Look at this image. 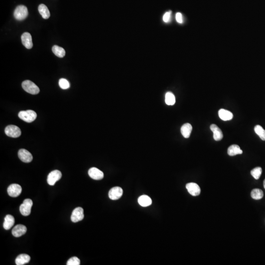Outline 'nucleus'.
Returning a JSON list of instances; mask_svg holds the SVG:
<instances>
[{"label":"nucleus","mask_w":265,"mask_h":265,"mask_svg":"<svg viewBox=\"0 0 265 265\" xmlns=\"http://www.w3.org/2000/svg\"><path fill=\"white\" fill-rule=\"evenodd\" d=\"M19 118L26 122H32L37 118V114L32 110L21 111L18 113Z\"/></svg>","instance_id":"nucleus-1"},{"label":"nucleus","mask_w":265,"mask_h":265,"mask_svg":"<svg viewBox=\"0 0 265 265\" xmlns=\"http://www.w3.org/2000/svg\"><path fill=\"white\" fill-rule=\"evenodd\" d=\"M22 86L23 89L25 90L26 92L31 94H38L40 92L39 88L34 82L30 80H26L23 82L22 83Z\"/></svg>","instance_id":"nucleus-2"},{"label":"nucleus","mask_w":265,"mask_h":265,"mask_svg":"<svg viewBox=\"0 0 265 265\" xmlns=\"http://www.w3.org/2000/svg\"><path fill=\"white\" fill-rule=\"evenodd\" d=\"M28 15L27 8L23 5L18 6L14 12V16L16 19L21 21L25 19Z\"/></svg>","instance_id":"nucleus-3"},{"label":"nucleus","mask_w":265,"mask_h":265,"mask_svg":"<svg viewBox=\"0 0 265 265\" xmlns=\"http://www.w3.org/2000/svg\"><path fill=\"white\" fill-rule=\"evenodd\" d=\"M33 202L30 199H26L23 201V203L20 206V211L21 214L24 216H28L30 215L31 209L32 207Z\"/></svg>","instance_id":"nucleus-4"},{"label":"nucleus","mask_w":265,"mask_h":265,"mask_svg":"<svg viewBox=\"0 0 265 265\" xmlns=\"http://www.w3.org/2000/svg\"><path fill=\"white\" fill-rule=\"evenodd\" d=\"M5 131L7 136L14 138L19 137L21 135L20 129L13 125H10L7 126L5 129Z\"/></svg>","instance_id":"nucleus-5"},{"label":"nucleus","mask_w":265,"mask_h":265,"mask_svg":"<svg viewBox=\"0 0 265 265\" xmlns=\"http://www.w3.org/2000/svg\"><path fill=\"white\" fill-rule=\"evenodd\" d=\"M62 176V174L60 171L53 170L49 174L47 177V182L50 185L54 186L58 181L61 179Z\"/></svg>","instance_id":"nucleus-6"},{"label":"nucleus","mask_w":265,"mask_h":265,"mask_svg":"<svg viewBox=\"0 0 265 265\" xmlns=\"http://www.w3.org/2000/svg\"><path fill=\"white\" fill-rule=\"evenodd\" d=\"M22 187L17 184H13L9 186L8 188V193L10 197L16 198L22 192Z\"/></svg>","instance_id":"nucleus-7"},{"label":"nucleus","mask_w":265,"mask_h":265,"mask_svg":"<svg viewBox=\"0 0 265 265\" xmlns=\"http://www.w3.org/2000/svg\"><path fill=\"white\" fill-rule=\"evenodd\" d=\"M84 218L83 210L81 207H77L72 212L71 216V219L73 222L81 221Z\"/></svg>","instance_id":"nucleus-8"},{"label":"nucleus","mask_w":265,"mask_h":265,"mask_svg":"<svg viewBox=\"0 0 265 265\" xmlns=\"http://www.w3.org/2000/svg\"><path fill=\"white\" fill-rule=\"evenodd\" d=\"M123 194V190L119 187L112 188L109 191V197L112 200H116L119 199Z\"/></svg>","instance_id":"nucleus-9"},{"label":"nucleus","mask_w":265,"mask_h":265,"mask_svg":"<svg viewBox=\"0 0 265 265\" xmlns=\"http://www.w3.org/2000/svg\"><path fill=\"white\" fill-rule=\"evenodd\" d=\"M18 157L22 162L26 163L31 162L33 159L32 154L25 149H21L19 150Z\"/></svg>","instance_id":"nucleus-10"},{"label":"nucleus","mask_w":265,"mask_h":265,"mask_svg":"<svg viewBox=\"0 0 265 265\" xmlns=\"http://www.w3.org/2000/svg\"><path fill=\"white\" fill-rule=\"evenodd\" d=\"M186 189L188 192L193 197H197L200 194L201 190L198 184L195 183H188L186 185Z\"/></svg>","instance_id":"nucleus-11"},{"label":"nucleus","mask_w":265,"mask_h":265,"mask_svg":"<svg viewBox=\"0 0 265 265\" xmlns=\"http://www.w3.org/2000/svg\"><path fill=\"white\" fill-rule=\"evenodd\" d=\"M88 175L93 179L100 180L104 177V173L102 171L96 168H92L88 170Z\"/></svg>","instance_id":"nucleus-12"},{"label":"nucleus","mask_w":265,"mask_h":265,"mask_svg":"<svg viewBox=\"0 0 265 265\" xmlns=\"http://www.w3.org/2000/svg\"><path fill=\"white\" fill-rule=\"evenodd\" d=\"M22 42L24 46L28 49H30L33 46L32 37L29 32H24L21 36Z\"/></svg>","instance_id":"nucleus-13"},{"label":"nucleus","mask_w":265,"mask_h":265,"mask_svg":"<svg viewBox=\"0 0 265 265\" xmlns=\"http://www.w3.org/2000/svg\"><path fill=\"white\" fill-rule=\"evenodd\" d=\"M27 232V228L22 224H18L14 227L12 234L15 237H19L25 234Z\"/></svg>","instance_id":"nucleus-14"},{"label":"nucleus","mask_w":265,"mask_h":265,"mask_svg":"<svg viewBox=\"0 0 265 265\" xmlns=\"http://www.w3.org/2000/svg\"><path fill=\"white\" fill-rule=\"evenodd\" d=\"M210 129L213 132V138L215 141H219L222 139L223 137L222 132L217 125L212 124Z\"/></svg>","instance_id":"nucleus-15"},{"label":"nucleus","mask_w":265,"mask_h":265,"mask_svg":"<svg viewBox=\"0 0 265 265\" xmlns=\"http://www.w3.org/2000/svg\"><path fill=\"white\" fill-rule=\"evenodd\" d=\"M218 116L219 118L223 121L231 120L233 118V113L231 112L223 109L218 111Z\"/></svg>","instance_id":"nucleus-16"},{"label":"nucleus","mask_w":265,"mask_h":265,"mask_svg":"<svg viewBox=\"0 0 265 265\" xmlns=\"http://www.w3.org/2000/svg\"><path fill=\"white\" fill-rule=\"evenodd\" d=\"M192 126L190 123H187L183 125L181 128V132L185 138H189L192 131Z\"/></svg>","instance_id":"nucleus-17"},{"label":"nucleus","mask_w":265,"mask_h":265,"mask_svg":"<svg viewBox=\"0 0 265 265\" xmlns=\"http://www.w3.org/2000/svg\"><path fill=\"white\" fill-rule=\"evenodd\" d=\"M31 260V257L28 254H22L17 256L15 259V263L17 265H23L29 263Z\"/></svg>","instance_id":"nucleus-18"},{"label":"nucleus","mask_w":265,"mask_h":265,"mask_svg":"<svg viewBox=\"0 0 265 265\" xmlns=\"http://www.w3.org/2000/svg\"><path fill=\"white\" fill-rule=\"evenodd\" d=\"M15 222V219L12 215H8L5 218V221L3 222V228L6 230L10 229L13 226Z\"/></svg>","instance_id":"nucleus-19"},{"label":"nucleus","mask_w":265,"mask_h":265,"mask_svg":"<svg viewBox=\"0 0 265 265\" xmlns=\"http://www.w3.org/2000/svg\"><path fill=\"white\" fill-rule=\"evenodd\" d=\"M228 154L230 156H234L238 154H242V151L240 146L237 144H233L229 147L228 150Z\"/></svg>","instance_id":"nucleus-20"},{"label":"nucleus","mask_w":265,"mask_h":265,"mask_svg":"<svg viewBox=\"0 0 265 265\" xmlns=\"http://www.w3.org/2000/svg\"><path fill=\"white\" fill-rule=\"evenodd\" d=\"M138 202L142 207H148L152 204V201L151 198L146 195H143L139 197Z\"/></svg>","instance_id":"nucleus-21"},{"label":"nucleus","mask_w":265,"mask_h":265,"mask_svg":"<svg viewBox=\"0 0 265 265\" xmlns=\"http://www.w3.org/2000/svg\"><path fill=\"white\" fill-rule=\"evenodd\" d=\"M38 11H39L40 15L45 19H47L50 16V12L49 10L48 9L47 6L44 5V4H41V5H39V7H38Z\"/></svg>","instance_id":"nucleus-22"},{"label":"nucleus","mask_w":265,"mask_h":265,"mask_svg":"<svg viewBox=\"0 0 265 265\" xmlns=\"http://www.w3.org/2000/svg\"><path fill=\"white\" fill-rule=\"evenodd\" d=\"M52 51H53V53L58 57L63 58L65 56V50L63 48L60 47V46L54 45L52 47Z\"/></svg>","instance_id":"nucleus-23"},{"label":"nucleus","mask_w":265,"mask_h":265,"mask_svg":"<svg viewBox=\"0 0 265 265\" xmlns=\"http://www.w3.org/2000/svg\"><path fill=\"white\" fill-rule=\"evenodd\" d=\"M264 196L263 191L260 189H254L251 192V197L255 200H260Z\"/></svg>","instance_id":"nucleus-24"},{"label":"nucleus","mask_w":265,"mask_h":265,"mask_svg":"<svg viewBox=\"0 0 265 265\" xmlns=\"http://www.w3.org/2000/svg\"><path fill=\"white\" fill-rule=\"evenodd\" d=\"M165 102L168 105L172 106L175 103V97L171 92H168L166 94Z\"/></svg>","instance_id":"nucleus-25"},{"label":"nucleus","mask_w":265,"mask_h":265,"mask_svg":"<svg viewBox=\"0 0 265 265\" xmlns=\"http://www.w3.org/2000/svg\"><path fill=\"white\" fill-rule=\"evenodd\" d=\"M254 131L263 141H265V130L262 126L257 125L254 127Z\"/></svg>","instance_id":"nucleus-26"},{"label":"nucleus","mask_w":265,"mask_h":265,"mask_svg":"<svg viewBox=\"0 0 265 265\" xmlns=\"http://www.w3.org/2000/svg\"><path fill=\"white\" fill-rule=\"evenodd\" d=\"M262 172V168L261 167H256L251 171L250 173L255 179L258 180L260 178Z\"/></svg>","instance_id":"nucleus-27"},{"label":"nucleus","mask_w":265,"mask_h":265,"mask_svg":"<svg viewBox=\"0 0 265 265\" xmlns=\"http://www.w3.org/2000/svg\"><path fill=\"white\" fill-rule=\"evenodd\" d=\"M59 86L62 89H67L70 88L69 82L66 79L62 78L59 80Z\"/></svg>","instance_id":"nucleus-28"},{"label":"nucleus","mask_w":265,"mask_h":265,"mask_svg":"<svg viewBox=\"0 0 265 265\" xmlns=\"http://www.w3.org/2000/svg\"><path fill=\"white\" fill-rule=\"evenodd\" d=\"M67 265H80V260L78 257H73L68 260L66 263Z\"/></svg>","instance_id":"nucleus-29"},{"label":"nucleus","mask_w":265,"mask_h":265,"mask_svg":"<svg viewBox=\"0 0 265 265\" xmlns=\"http://www.w3.org/2000/svg\"><path fill=\"white\" fill-rule=\"evenodd\" d=\"M171 14H172V12L169 11V12H167L164 14L163 16V21L164 22H166V23L169 22L170 21V17H171Z\"/></svg>","instance_id":"nucleus-30"},{"label":"nucleus","mask_w":265,"mask_h":265,"mask_svg":"<svg viewBox=\"0 0 265 265\" xmlns=\"http://www.w3.org/2000/svg\"><path fill=\"white\" fill-rule=\"evenodd\" d=\"M176 20L178 23H183V17H182V14L180 12H177L176 14Z\"/></svg>","instance_id":"nucleus-31"},{"label":"nucleus","mask_w":265,"mask_h":265,"mask_svg":"<svg viewBox=\"0 0 265 265\" xmlns=\"http://www.w3.org/2000/svg\"><path fill=\"white\" fill-rule=\"evenodd\" d=\"M263 185H264V187L265 189V179L264 180V182H263Z\"/></svg>","instance_id":"nucleus-32"}]
</instances>
